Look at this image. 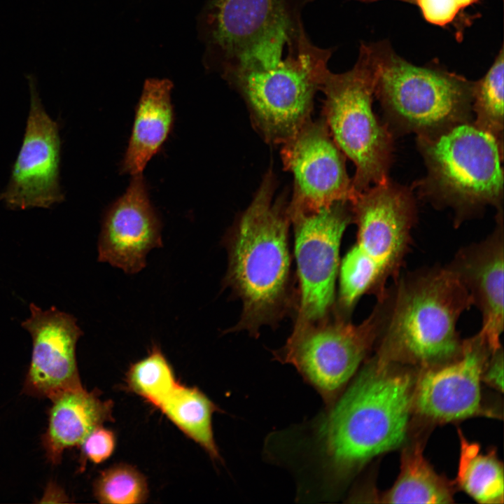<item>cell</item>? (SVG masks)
<instances>
[{"instance_id":"obj_1","label":"cell","mask_w":504,"mask_h":504,"mask_svg":"<svg viewBox=\"0 0 504 504\" xmlns=\"http://www.w3.org/2000/svg\"><path fill=\"white\" fill-rule=\"evenodd\" d=\"M275 178L265 175L251 202L225 237L228 267L224 286L243 304L234 331L258 336L263 325H274L293 306L288 230L291 223L284 197L275 201Z\"/></svg>"},{"instance_id":"obj_2","label":"cell","mask_w":504,"mask_h":504,"mask_svg":"<svg viewBox=\"0 0 504 504\" xmlns=\"http://www.w3.org/2000/svg\"><path fill=\"white\" fill-rule=\"evenodd\" d=\"M409 374L377 356L330 407L320 438L330 473L342 478L405 440L413 402Z\"/></svg>"},{"instance_id":"obj_3","label":"cell","mask_w":504,"mask_h":504,"mask_svg":"<svg viewBox=\"0 0 504 504\" xmlns=\"http://www.w3.org/2000/svg\"><path fill=\"white\" fill-rule=\"evenodd\" d=\"M385 300L378 356L430 366L460 356L463 341L457 323L472 303L447 265L400 274L387 288Z\"/></svg>"},{"instance_id":"obj_4","label":"cell","mask_w":504,"mask_h":504,"mask_svg":"<svg viewBox=\"0 0 504 504\" xmlns=\"http://www.w3.org/2000/svg\"><path fill=\"white\" fill-rule=\"evenodd\" d=\"M351 205L357 234L340 267L337 312L344 317L363 295L384 298L400 274L416 220L412 191L389 179L357 192Z\"/></svg>"},{"instance_id":"obj_5","label":"cell","mask_w":504,"mask_h":504,"mask_svg":"<svg viewBox=\"0 0 504 504\" xmlns=\"http://www.w3.org/2000/svg\"><path fill=\"white\" fill-rule=\"evenodd\" d=\"M416 143L427 174L414 187L436 208L452 209L454 225L489 205L503 210V148L491 134L472 120L417 136Z\"/></svg>"},{"instance_id":"obj_6","label":"cell","mask_w":504,"mask_h":504,"mask_svg":"<svg viewBox=\"0 0 504 504\" xmlns=\"http://www.w3.org/2000/svg\"><path fill=\"white\" fill-rule=\"evenodd\" d=\"M377 80L375 45L360 46L350 70L325 73L319 90L324 94L323 120L331 136L356 166V192L383 183L391 164L393 135L372 109Z\"/></svg>"},{"instance_id":"obj_7","label":"cell","mask_w":504,"mask_h":504,"mask_svg":"<svg viewBox=\"0 0 504 504\" xmlns=\"http://www.w3.org/2000/svg\"><path fill=\"white\" fill-rule=\"evenodd\" d=\"M374 95L393 135H430L473 120L474 82L436 68L419 66L386 45H375Z\"/></svg>"},{"instance_id":"obj_8","label":"cell","mask_w":504,"mask_h":504,"mask_svg":"<svg viewBox=\"0 0 504 504\" xmlns=\"http://www.w3.org/2000/svg\"><path fill=\"white\" fill-rule=\"evenodd\" d=\"M288 50L274 68L224 77L241 94L253 125L270 144H284L311 119L332 53L314 45L304 31Z\"/></svg>"},{"instance_id":"obj_9","label":"cell","mask_w":504,"mask_h":504,"mask_svg":"<svg viewBox=\"0 0 504 504\" xmlns=\"http://www.w3.org/2000/svg\"><path fill=\"white\" fill-rule=\"evenodd\" d=\"M309 1L210 0V41L222 59L223 77L276 66L286 45L304 30L301 11Z\"/></svg>"},{"instance_id":"obj_10","label":"cell","mask_w":504,"mask_h":504,"mask_svg":"<svg viewBox=\"0 0 504 504\" xmlns=\"http://www.w3.org/2000/svg\"><path fill=\"white\" fill-rule=\"evenodd\" d=\"M386 314L383 298L358 324L337 315L332 320L294 327L274 358L293 365L330 408L377 341Z\"/></svg>"},{"instance_id":"obj_11","label":"cell","mask_w":504,"mask_h":504,"mask_svg":"<svg viewBox=\"0 0 504 504\" xmlns=\"http://www.w3.org/2000/svg\"><path fill=\"white\" fill-rule=\"evenodd\" d=\"M299 283L294 327L329 318L335 300L343 234L353 222L351 202H337L312 213L290 214Z\"/></svg>"},{"instance_id":"obj_12","label":"cell","mask_w":504,"mask_h":504,"mask_svg":"<svg viewBox=\"0 0 504 504\" xmlns=\"http://www.w3.org/2000/svg\"><path fill=\"white\" fill-rule=\"evenodd\" d=\"M281 149L284 168L293 176L289 213H312L340 201L351 202L356 192L349 178L344 155L323 118L309 119Z\"/></svg>"},{"instance_id":"obj_13","label":"cell","mask_w":504,"mask_h":504,"mask_svg":"<svg viewBox=\"0 0 504 504\" xmlns=\"http://www.w3.org/2000/svg\"><path fill=\"white\" fill-rule=\"evenodd\" d=\"M30 107L22 144L1 200L13 210L50 208L64 200L59 183L58 123L46 111L34 76H27Z\"/></svg>"},{"instance_id":"obj_14","label":"cell","mask_w":504,"mask_h":504,"mask_svg":"<svg viewBox=\"0 0 504 504\" xmlns=\"http://www.w3.org/2000/svg\"><path fill=\"white\" fill-rule=\"evenodd\" d=\"M22 326L31 335L32 352L22 392L51 399L64 391L83 387L76 362V344L83 335L76 318L52 307L31 303Z\"/></svg>"},{"instance_id":"obj_15","label":"cell","mask_w":504,"mask_h":504,"mask_svg":"<svg viewBox=\"0 0 504 504\" xmlns=\"http://www.w3.org/2000/svg\"><path fill=\"white\" fill-rule=\"evenodd\" d=\"M493 353L479 332L463 341L458 357L421 377L412 399L417 411L440 422L481 414L480 382Z\"/></svg>"},{"instance_id":"obj_16","label":"cell","mask_w":504,"mask_h":504,"mask_svg":"<svg viewBox=\"0 0 504 504\" xmlns=\"http://www.w3.org/2000/svg\"><path fill=\"white\" fill-rule=\"evenodd\" d=\"M162 246V223L145 180L142 174L133 176L125 192L104 216L98 260L134 274L145 268L148 253Z\"/></svg>"},{"instance_id":"obj_17","label":"cell","mask_w":504,"mask_h":504,"mask_svg":"<svg viewBox=\"0 0 504 504\" xmlns=\"http://www.w3.org/2000/svg\"><path fill=\"white\" fill-rule=\"evenodd\" d=\"M503 211L484 239L461 248L447 266L467 289L479 311L484 335L494 352L500 349L504 325V232Z\"/></svg>"},{"instance_id":"obj_18","label":"cell","mask_w":504,"mask_h":504,"mask_svg":"<svg viewBox=\"0 0 504 504\" xmlns=\"http://www.w3.org/2000/svg\"><path fill=\"white\" fill-rule=\"evenodd\" d=\"M50 400L41 443L48 461L57 465L66 449L80 445L95 428L112 420V402L83 387L64 391Z\"/></svg>"},{"instance_id":"obj_19","label":"cell","mask_w":504,"mask_h":504,"mask_svg":"<svg viewBox=\"0 0 504 504\" xmlns=\"http://www.w3.org/2000/svg\"><path fill=\"white\" fill-rule=\"evenodd\" d=\"M172 83L167 79H147L136 107L133 127L122 162L125 174H142L158 153L173 126L171 102Z\"/></svg>"},{"instance_id":"obj_20","label":"cell","mask_w":504,"mask_h":504,"mask_svg":"<svg viewBox=\"0 0 504 504\" xmlns=\"http://www.w3.org/2000/svg\"><path fill=\"white\" fill-rule=\"evenodd\" d=\"M388 503H449L453 502L451 485L438 475L426 461L419 446L402 453L399 476L384 496Z\"/></svg>"},{"instance_id":"obj_21","label":"cell","mask_w":504,"mask_h":504,"mask_svg":"<svg viewBox=\"0 0 504 504\" xmlns=\"http://www.w3.org/2000/svg\"><path fill=\"white\" fill-rule=\"evenodd\" d=\"M158 407L213 459H220L211 423L212 415L218 407L204 393L178 384Z\"/></svg>"},{"instance_id":"obj_22","label":"cell","mask_w":504,"mask_h":504,"mask_svg":"<svg viewBox=\"0 0 504 504\" xmlns=\"http://www.w3.org/2000/svg\"><path fill=\"white\" fill-rule=\"evenodd\" d=\"M457 482L465 493L483 504L503 503V468L492 451L484 454L476 443L461 437Z\"/></svg>"},{"instance_id":"obj_23","label":"cell","mask_w":504,"mask_h":504,"mask_svg":"<svg viewBox=\"0 0 504 504\" xmlns=\"http://www.w3.org/2000/svg\"><path fill=\"white\" fill-rule=\"evenodd\" d=\"M503 48L485 76L474 83L472 113L474 124L491 134L503 148Z\"/></svg>"},{"instance_id":"obj_24","label":"cell","mask_w":504,"mask_h":504,"mask_svg":"<svg viewBox=\"0 0 504 504\" xmlns=\"http://www.w3.org/2000/svg\"><path fill=\"white\" fill-rule=\"evenodd\" d=\"M129 388L158 407L178 385L174 371L158 346L132 364L127 374Z\"/></svg>"},{"instance_id":"obj_25","label":"cell","mask_w":504,"mask_h":504,"mask_svg":"<svg viewBox=\"0 0 504 504\" xmlns=\"http://www.w3.org/2000/svg\"><path fill=\"white\" fill-rule=\"evenodd\" d=\"M94 494L102 503H143L148 491L145 477L134 467L126 464L113 465L96 479Z\"/></svg>"},{"instance_id":"obj_26","label":"cell","mask_w":504,"mask_h":504,"mask_svg":"<svg viewBox=\"0 0 504 504\" xmlns=\"http://www.w3.org/2000/svg\"><path fill=\"white\" fill-rule=\"evenodd\" d=\"M115 445V438L112 430L102 426L95 428L80 444L82 468L87 460L100 463L108 459L113 452Z\"/></svg>"},{"instance_id":"obj_27","label":"cell","mask_w":504,"mask_h":504,"mask_svg":"<svg viewBox=\"0 0 504 504\" xmlns=\"http://www.w3.org/2000/svg\"><path fill=\"white\" fill-rule=\"evenodd\" d=\"M424 18L430 23L444 25L451 22L461 9L455 0H416Z\"/></svg>"},{"instance_id":"obj_28","label":"cell","mask_w":504,"mask_h":504,"mask_svg":"<svg viewBox=\"0 0 504 504\" xmlns=\"http://www.w3.org/2000/svg\"><path fill=\"white\" fill-rule=\"evenodd\" d=\"M503 353L500 347L494 351L486 366L482 380L492 387L503 391Z\"/></svg>"},{"instance_id":"obj_29","label":"cell","mask_w":504,"mask_h":504,"mask_svg":"<svg viewBox=\"0 0 504 504\" xmlns=\"http://www.w3.org/2000/svg\"><path fill=\"white\" fill-rule=\"evenodd\" d=\"M456 3L458 4L460 8H464L468 6H470L475 2H477L479 0H455Z\"/></svg>"},{"instance_id":"obj_30","label":"cell","mask_w":504,"mask_h":504,"mask_svg":"<svg viewBox=\"0 0 504 504\" xmlns=\"http://www.w3.org/2000/svg\"><path fill=\"white\" fill-rule=\"evenodd\" d=\"M363 1H375V0H363ZM400 1H406L408 3H412V4H415V1H416V0H400Z\"/></svg>"},{"instance_id":"obj_31","label":"cell","mask_w":504,"mask_h":504,"mask_svg":"<svg viewBox=\"0 0 504 504\" xmlns=\"http://www.w3.org/2000/svg\"><path fill=\"white\" fill-rule=\"evenodd\" d=\"M0 200H1V192H0Z\"/></svg>"}]
</instances>
